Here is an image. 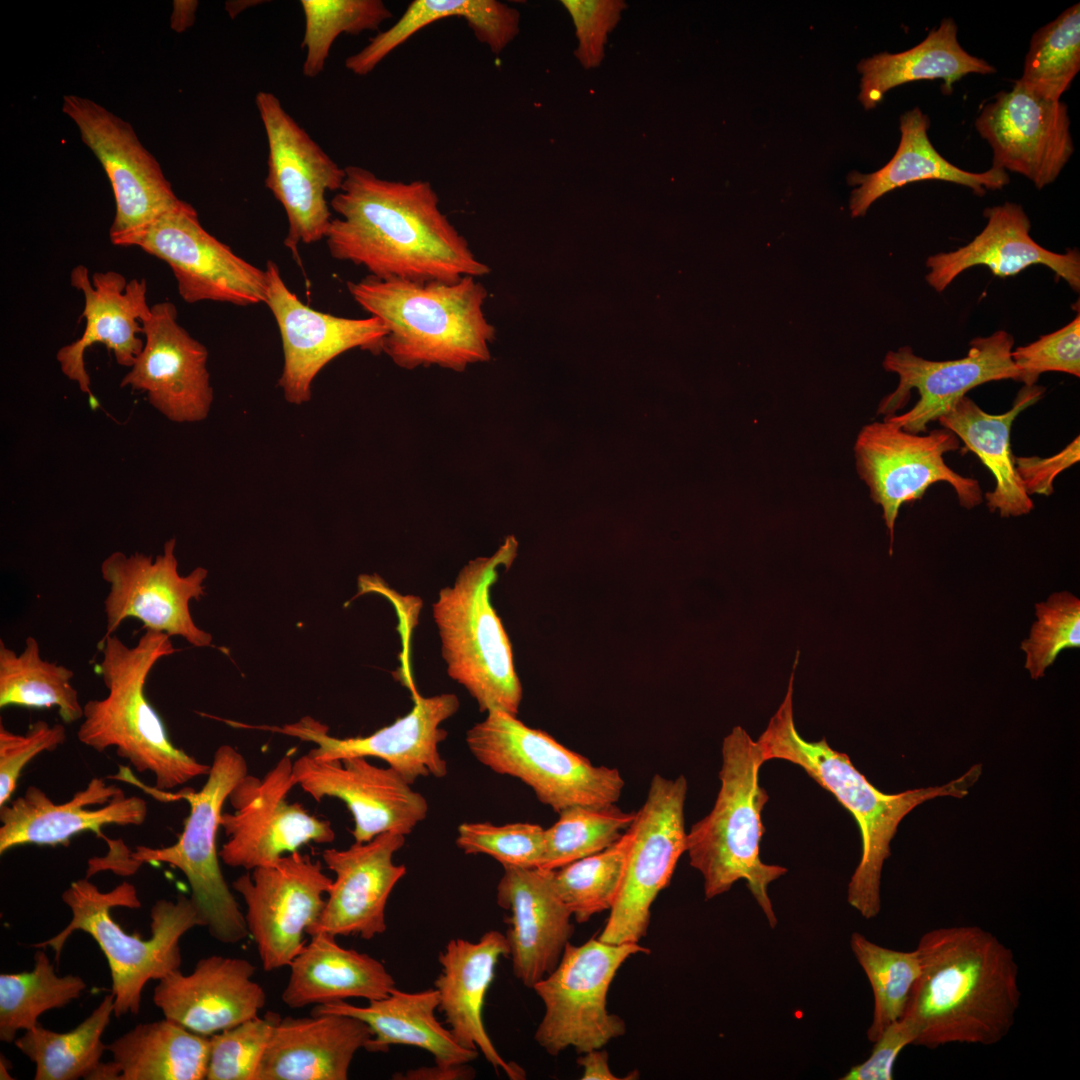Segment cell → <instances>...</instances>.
<instances>
[{
  "instance_id": "1",
  "label": "cell",
  "mask_w": 1080,
  "mask_h": 1080,
  "mask_svg": "<svg viewBox=\"0 0 1080 1080\" xmlns=\"http://www.w3.org/2000/svg\"><path fill=\"white\" fill-rule=\"evenodd\" d=\"M344 169L343 185L329 203L340 217L325 235L334 259L381 279L455 282L489 274L441 211L430 182L386 180L356 165Z\"/></svg>"
},
{
  "instance_id": "2",
  "label": "cell",
  "mask_w": 1080,
  "mask_h": 1080,
  "mask_svg": "<svg viewBox=\"0 0 1080 1080\" xmlns=\"http://www.w3.org/2000/svg\"><path fill=\"white\" fill-rule=\"evenodd\" d=\"M920 975L903 1015L919 1028L915 1046H991L1014 1026L1020 1006L1013 951L977 925L926 931L917 947Z\"/></svg>"
},
{
  "instance_id": "3",
  "label": "cell",
  "mask_w": 1080,
  "mask_h": 1080,
  "mask_svg": "<svg viewBox=\"0 0 1080 1080\" xmlns=\"http://www.w3.org/2000/svg\"><path fill=\"white\" fill-rule=\"evenodd\" d=\"M795 659L786 695L757 740L765 762L781 759L800 766L822 788L831 792L856 820L861 834L860 862L848 884L847 900L866 919L881 909L880 884L890 843L903 818L923 802L943 796L962 798L978 781L982 765L975 764L962 776L941 786L917 788L896 794L879 791L852 764L846 753L832 749L827 740L811 742L796 730L793 716Z\"/></svg>"
},
{
  "instance_id": "4",
  "label": "cell",
  "mask_w": 1080,
  "mask_h": 1080,
  "mask_svg": "<svg viewBox=\"0 0 1080 1080\" xmlns=\"http://www.w3.org/2000/svg\"><path fill=\"white\" fill-rule=\"evenodd\" d=\"M355 302L388 330L382 352L400 368L439 366L462 372L488 362L496 328L483 305L488 296L475 277L414 282L368 275L347 282Z\"/></svg>"
},
{
  "instance_id": "5",
  "label": "cell",
  "mask_w": 1080,
  "mask_h": 1080,
  "mask_svg": "<svg viewBox=\"0 0 1080 1080\" xmlns=\"http://www.w3.org/2000/svg\"><path fill=\"white\" fill-rule=\"evenodd\" d=\"M97 664L108 691L83 705L78 740L99 753L114 747L140 773L150 772L158 791L208 775L210 766L176 747L158 712L145 695L148 676L175 648L170 636L146 629L134 646L113 634L101 640Z\"/></svg>"
},
{
  "instance_id": "6",
  "label": "cell",
  "mask_w": 1080,
  "mask_h": 1080,
  "mask_svg": "<svg viewBox=\"0 0 1080 1080\" xmlns=\"http://www.w3.org/2000/svg\"><path fill=\"white\" fill-rule=\"evenodd\" d=\"M720 788L712 810L696 822L686 835L690 865L703 878L706 900L745 880L752 896L771 928L775 916L768 886L787 873L779 865L760 858V842L765 829L762 811L769 797L759 785L764 764L757 741L736 726L722 743Z\"/></svg>"
},
{
  "instance_id": "7",
  "label": "cell",
  "mask_w": 1080,
  "mask_h": 1080,
  "mask_svg": "<svg viewBox=\"0 0 1080 1080\" xmlns=\"http://www.w3.org/2000/svg\"><path fill=\"white\" fill-rule=\"evenodd\" d=\"M61 898L71 910V921L55 936L34 947H51L58 962L72 933L83 931L89 934L107 959L117 1017L139 1013L145 984L179 970L181 937L193 927L203 926L191 897L180 894L176 901L159 899L153 905L150 938L128 934L113 920L110 911L114 907H141L137 890L129 882L102 892L83 878L72 882Z\"/></svg>"
},
{
  "instance_id": "8",
  "label": "cell",
  "mask_w": 1080,
  "mask_h": 1080,
  "mask_svg": "<svg viewBox=\"0 0 1080 1080\" xmlns=\"http://www.w3.org/2000/svg\"><path fill=\"white\" fill-rule=\"evenodd\" d=\"M517 542L507 537L489 557L470 560L432 605L447 674L474 698L481 712L516 716L522 700L512 646L490 602L498 568H508Z\"/></svg>"
},
{
  "instance_id": "9",
  "label": "cell",
  "mask_w": 1080,
  "mask_h": 1080,
  "mask_svg": "<svg viewBox=\"0 0 1080 1080\" xmlns=\"http://www.w3.org/2000/svg\"><path fill=\"white\" fill-rule=\"evenodd\" d=\"M466 743L481 764L521 780L557 813L576 805L615 804L625 785L616 768L593 765L546 732L503 711L488 712L468 730Z\"/></svg>"
},
{
  "instance_id": "10",
  "label": "cell",
  "mask_w": 1080,
  "mask_h": 1080,
  "mask_svg": "<svg viewBox=\"0 0 1080 1080\" xmlns=\"http://www.w3.org/2000/svg\"><path fill=\"white\" fill-rule=\"evenodd\" d=\"M247 775V762L230 745H221L213 755L207 780L195 792H180L190 805V813L176 843L151 848L137 846L131 858L139 864L166 863L186 877L191 899L210 935L219 942L234 944L249 936L245 915L226 883L219 863L216 837L225 801Z\"/></svg>"
},
{
  "instance_id": "11",
  "label": "cell",
  "mask_w": 1080,
  "mask_h": 1080,
  "mask_svg": "<svg viewBox=\"0 0 1080 1080\" xmlns=\"http://www.w3.org/2000/svg\"><path fill=\"white\" fill-rule=\"evenodd\" d=\"M649 952L639 943L569 942L554 970L532 988L545 1009L534 1035L539 1046L552 1056L570 1047L583 1054L624 1035V1020L606 1007L609 987L628 958Z\"/></svg>"
},
{
  "instance_id": "12",
  "label": "cell",
  "mask_w": 1080,
  "mask_h": 1080,
  "mask_svg": "<svg viewBox=\"0 0 1080 1080\" xmlns=\"http://www.w3.org/2000/svg\"><path fill=\"white\" fill-rule=\"evenodd\" d=\"M959 447V438L946 428L914 434L884 419L866 424L859 431L854 445L856 470L873 502L882 508L890 535V554L900 508L921 499L932 484L948 483L966 509L983 502L979 482L958 474L944 460L945 453Z\"/></svg>"
},
{
  "instance_id": "13",
  "label": "cell",
  "mask_w": 1080,
  "mask_h": 1080,
  "mask_svg": "<svg viewBox=\"0 0 1080 1080\" xmlns=\"http://www.w3.org/2000/svg\"><path fill=\"white\" fill-rule=\"evenodd\" d=\"M687 780L653 776L646 799L630 826L633 839L619 896L599 940L639 943L647 934L651 906L668 886L686 852L684 805Z\"/></svg>"
},
{
  "instance_id": "14",
  "label": "cell",
  "mask_w": 1080,
  "mask_h": 1080,
  "mask_svg": "<svg viewBox=\"0 0 1080 1080\" xmlns=\"http://www.w3.org/2000/svg\"><path fill=\"white\" fill-rule=\"evenodd\" d=\"M122 246H137L166 262L179 295L187 303L249 306L266 302V270L239 257L208 233L197 211L183 200L128 237Z\"/></svg>"
},
{
  "instance_id": "15",
  "label": "cell",
  "mask_w": 1080,
  "mask_h": 1080,
  "mask_svg": "<svg viewBox=\"0 0 1080 1080\" xmlns=\"http://www.w3.org/2000/svg\"><path fill=\"white\" fill-rule=\"evenodd\" d=\"M255 103L268 144L265 185L286 213L284 244L296 254L299 243L325 238L332 220L326 195L341 189L345 169L287 113L273 93L258 92Z\"/></svg>"
},
{
  "instance_id": "16",
  "label": "cell",
  "mask_w": 1080,
  "mask_h": 1080,
  "mask_svg": "<svg viewBox=\"0 0 1080 1080\" xmlns=\"http://www.w3.org/2000/svg\"><path fill=\"white\" fill-rule=\"evenodd\" d=\"M969 345L965 357L947 361L925 359L909 346L889 351L883 367L897 374L899 382L881 400L877 413L907 432L926 433L929 423L937 421L971 389L991 381L1019 382V371L1011 358L1014 338L1010 333L999 330L976 337Z\"/></svg>"
},
{
  "instance_id": "17",
  "label": "cell",
  "mask_w": 1080,
  "mask_h": 1080,
  "mask_svg": "<svg viewBox=\"0 0 1080 1080\" xmlns=\"http://www.w3.org/2000/svg\"><path fill=\"white\" fill-rule=\"evenodd\" d=\"M295 786L289 754L262 779L247 774L240 780L228 797L235 812H223L220 818V827L228 836L219 851L224 864L252 870L310 842L322 844L334 840L335 832L329 821L309 814L300 803L287 800Z\"/></svg>"
},
{
  "instance_id": "18",
  "label": "cell",
  "mask_w": 1080,
  "mask_h": 1080,
  "mask_svg": "<svg viewBox=\"0 0 1080 1080\" xmlns=\"http://www.w3.org/2000/svg\"><path fill=\"white\" fill-rule=\"evenodd\" d=\"M233 881L246 904L245 920L265 971L289 966L317 923L333 879L319 860L298 851Z\"/></svg>"
},
{
  "instance_id": "19",
  "label": "cell",
  "mask_w": 1080,
  "mask_h": 1080,
  "mask_svg": "<svg viewBox=\"0 0 1080 1080\" xmlns=\"http://www.w3.org/2000/svg\"><path fill=\"white\" fill-rule=\"evenodd\" d=\"M175 546V538L169 539L155 559L139 552L114 551L103 560L100 572L109 584L103 638L113 635L126 619L135 618L145 629L181 636L196 647L211 645V634L195 624L189 606L205 594L207 570L197 567L180 575Z\"/></svg>"
},
{
  "instance_id": "20",
  "label": "cell",
  "mask_w": 1080,
  "mask_h": 1080,
  "mask_svg": "<svg viewBox=\"0 0 1080 1080\" xmlns=\"http://www.w3.org/2000/svg\"><path fill=\"white\" fill-rule=\"evenodd\" d=\"M62 110L77 125L82 141L110 180L116 204L109 230L114 245L122 246L128 237L182 202L129 123L76 95L64 96Z\"/></svg>"
},
{
  "instance_id": "21",
  "label": "cell",
  "mask_w": 1080,
  "mask_h": 1080,
  "mask_svg": "<svg viewBox=\"0 0 1080 1080\" xmlns=\"http://www.w3.org/2000/svg\"><path fill=\"white\" fill-rule=\"evenodd\" d=\"M265 270V304L277 323L283 347L278 387L287 402H309L315 377L340 354L356 348L376 355L382 352L388 330L379 318H346L315 310L287 287L275 262L268 260Z\"/></svg>"
},
{
  "instance_id": "22",
  "label": "cell",
  "mask_w": 1080,
  "mask_h": 1080,
  "mask_svg": "<svg viewBox=\"0 0 1080 1080\" xmlns=\"http://www.w3.org/2000/svg\"><path fill=\"white\" fill-rule=\"evenodd\" d=\"M458 708L459 700L455 694L431 697L416 694L408 714L365 737H333L326 725L309 716L283 727L248 724H240V727L267 730L312 742L316 747L309 753L323 760L356 756L379 758L412 785L419 777L442 778L447 774V762L438 748L447 737L441 724L453 716Z\"/></svg>"
},
{
  "instance_id": "23",
  "label": "cell",
  "mask_w": 1080,
  "mask_h": 1080,
  "mask_svg": "<svg viewBox=\"0 0 1080 1080\" xmlns=\"http://www.w3.org/2000/svg\"><path fill=\"white\" fill-rule=\"evenodd\" d=\"M975 128L992 149L993 167L1021 174L1037 189L1053 183L1074 152L1066 104L1018 81L982 108Z\"/></svg>"
},
{
  "instance_id": "24",
  "label": "cell",
  "mask_w": 1080,
  "mask_h": 1080,
  "mask_svg": "<svg viewBox=\"0 0 1080 1080\" xmlns=\"http://www.w3.org/2000/svg\"><path fill=\"white\" fill-rule=\"evenodd\" d=\"M296 785L320 802L342 800L354 819L352 835L364 843L385 832L408 835L428 812L426 799L392 768L366 757L323 760L307 752L293 761Z\"/></svg>"
},
{
  "instance_id": "25",
  "label": "cell",
  "mask_w": 1080,
  "mask_h": 1080,
  "mask_svg": "<svg viewBox=\"0 0 1080 1080\" xmlns=\"http://www.w3.org/2000/svg\"><path fill=\"white\" fill-rule=\"evenodd\" d=\"M144 346L122 387L147 393L150 404L169 420H204L213 402L208 351L178 322L176 306L163 301L142 319Z\"/></svg>"
},
{
  "instance_id": "26",
  "label": "cell",
  "mask_w": 1080,
  "mask_h": 1080,
  "mask_svg": "<svg viewBox=\"0 0 1080 1080\" xmlns=\"http://www.w3.org/2000/svg\"><path fill=\"white\" fill-rule=\"evenodd\" d=\"M147 814L143 798L126 797L123 789L103 778H92L85 789L60 804L31 785L21 796L0 806V854L22 845L66 846L85 831L104 838L103 827L140 826Z\"/></svg>"
},
{
  "instance_id": "27",
  "label": "cell",
  "mask_w": 1080,
  "mask_h": 1080,
  "mask_svg": "<svg viewBox=\"0 0 1080 1080\" xmlns=\"http://www.w3.org/2000/svg\"><path fill=\"white\" fill-rule=\"evenodd\" d=\"M404 843V835L385 832L346 849H326L322 857L335 879L319 920L307 934L358 935L365 940L383 934L388 898L406 873L404 865L393 862Z\"/></svg>"
},
{
  "instance_id": "28",
  "label": "cell",
  "mask_w": 1080,
  "mask_h": 1080,
  "mask_svg": "<svg viewBox=\"0 0 1080 1080\" xmlns=\"http://www.w3.org/2000/svg\"><path fill=\"white\" fill-rule=\"evenodd\" d=\"M552 875L541 868L503 867L497 885V904L509 913L505 936L513 974L527 988L554 970L574 930Z\"/></svg>"
},
{
  "instance_id": "29",
  "label": "cell",
  "mask_w": 1080,
  "mask_h": 1080,
  "mask_svg": "<svg viewBox=\"0 0 1080 1080\" xmlns=\"http://www.w3.org/2000/svg\"><path fill=\"white\" fill-rule=\"evenodd\" d=\"M255 971L246 959L211 955L188 975L179 969L158 980L153 1001L165 1018L210 1037L258 1016L266 994Z\"/></svg>"
},
{
  "instance_id": "30",
  "label": "cell",
  "mask_w": 1080,
  "mask_h": 1080,
  "mask_svg": "<svg viewBox=\"0 0 1080 1080\" xmlns=\"http://www.w3.org/2000/svg\"><path fill=\"white\" fill-rule=\"evenodd\" d=\"M71 285L84 297L82 316L86 320L80 338L61 347L56 355L63 374L78 384L80 390L92 396L90 378L85 368V350L102 343L114 353L116 362L132 367L143 349L142 319L149 313L145 279L126 281L116 271L95 272L90 279L88 269L76 266L70 275Z\"/></svg>"
},
{
  "instance_id": "31",
  "label": "cell",
  "mask_w": 1080,
  "mask_h": 1080,
  "mask_svg": "<svg viewBox=\"0 0 1080 1080\" xmlns=\"http://www.w3.org/2000/svg\"><path fill=\"white\" fill-rule=\"evenodd\" d=\"M509 956L506 936L498 930L485 932L477 941L451 939L439 953L441 972L434 981L438 1010L448 1029L462 1047L481 1053L498 1072L513 1080L525 1072L505 1061L490 1039L483 1023V1006L501 957Z\"/></svg>"
},
{
  "instance_id": "32",
  "label": "cell",
  "mask_w": 1080,
  "mask_h": 1080,
  "mask_svg": "<svg viewBox=\"0 0 1080 1080\" xmlns=\"http://www.w3.org/2000/svg\"><path fill=\"white\" fill-rule=\"evenodd\" d=\"M983 214L987 223L971 242L955 251L927 258L925 265L929 271L925 280L935 291L943 292L960 273L973 266H987L994 275L1006 278L1041 264L1079 292L1078 250L1056 253L1040 246L1031 238L1030 220L1019 204L1006 202L986 208Z\"/></svg>"
},
{
  "instance_id": "33",
  "label": "cell",
  "mask_w": 1080,
  "mask_h": 1080,
  "mask_svg": "<svg viewBox=\"0 0 1080 1080\" xmlns=\"http://www.w3.org/2000/svg\"><path fill=\"white\" fill-rule=\"evenodd\" d=\"M373 1033L359 1018L336 1013L280 1017L257 1080H346Z\"/></svg>"
},
{
  "instance_id": "34",
  "label": "cell",
  "mask_w": 1080,
  "mask_h": 1080,
  "mask_svg": "<svg viewBox=\"0 0 1080 1080\" xmlns=\"http://www.w3.org/2000/svg\"><path fill=\"white\" fill-rule=\"evenodd\" d=\"M899 122L901 137L891 160L875 172L853 171L847 176V183L855 187L849 199L852 217L864 216L880 197L913 182H951L970 188L980 197L988 190H1000L1009 183V175L1002 169L992 166L987 171L974 173L946 160L931 143L928 137L930 120L920 108L906 111Z\"/></svg>"
},
{
  "instance_id": "35",
  "label": "cell",
  "mask_w": 1080,
  "mask_h": 1080,
  "mask_svg": "<svg viewBox=\"0 0 1080 1080\" xmlns=\"http://www.w3.org/2000/svg\"><path fill=\"white\" fill-rule=\"evenodd\" d=\"M289 964L290 975L282 1001L290 1008L323 1005L363 998L381 999L396 988L395 980L379 960L340 946L327 933L310 935Z\"/></svg>"
},
{
  "instance_id": "36",
  "label": "cell",
  "mask_w": 1080,
  "mask_h": 1080,
  "mask_svg": "<svg viewBox=\"0 0 1080 1080\" xmlns=\"http://www.w3.org/2000/svg\"><path fill=\"white\" fill-rule=\"evenodd\" d=\"M438 1005L435 988L420 992L394 988L386 997L368 1001L367 1006L340 1001L316 1005L311 1014L336 1013L359 1018L373 1033L365 1048L368 1052H387L391 1045H406L427 1051L440 1065L475 1060L479 1052L459 1045L450 1030L437 1020Z\"/></svg>"
},
{
  "instance_id": "37",
  "label": "cell",
  "mask_w": 1080,
  "mask_h": 1080,
  "mask_svg": "<svg viewBox=\"0 0 1080 1080\" xmlns=\"http://www.w3.org/2000/svg\"><path fill=\"white\" fill-rule=\"evenodd\" d=\"M1044 392L1045 389L1038 385L1023 386L1012 407L1002 414L985 412L965 395L937 420L963 441L993 474L995 488L983 498L990 512L997 510L1001 517L1026 515L1034 507L1015 470L1010 434L1016 417L1037 403Z\"/></svg>"
},
{
  "instance_id": "38",
  "label": "cell",
  "mask_w": 1080,
  "mask_h": 1080,
  "mask_svg": "<svg viewBox=\"0 0 1080 1080\" xmlns=\"http://www.w3.org/2000/svg\"><path fill=\"white\" fill-rule=\"evenodd\" d=\"M112 1061L102 1062L95 1080L206 1079L210 1037L168 1018L142 1023L109 1045Z\"/></svg>"
},
{
  "instance_id": "39",
  "label": "cell",
  "mask_w": 1080,
  "mask_h": 1080,
  "mask_svg": "<svg viewBox=\"0 0 1080 1080\" xmlns=\"http://www.w3.org/2000/svg\"><path fill=\"white\" fill-rule=\"evenodd\" d=\"M958 28L952 18H944L925 39L899 53L881 52L861 60L858 100L865 110L875 108L894 87L918 80L942 79V91L950 94L953 84L971 74H991L996 68L969 54L959 43Z\"/></svg>"
},
{
  "instance_id": "40",
  "label": "cell",
  "mask_w": 1080,
  "mask_h": 1080,
  "mask_svg": "<svg viewBox=\"0 0 1080 1080\" xmlns=\"http://www.w3.org/2000/svg\"><path fill=\"white\" fill-rule=\"evenodd\" d=\"M449 17L465 19L477 40L494 54L502 52L520 30L519 11L496 0H414L390 28L347 57L345 67L355 75L365 76L413 34Z\"/></svg>"
},
{
  "instance_id": "41",
  "label": "cell",
  "mask_w": 1080,
  "mask_h": 1080,
  "mask_svg": "<svg viewBox=\"0 0 1080 1080\" xmlns=\"http://www.w3.org/2000/svg\"><path fill=\"white\" fill-rule=\"evenodd\" d=\"M112 1014L111 993L72 1030L59 1033L38 1024L15 1039L14 1044L35 1064V1080L91 1079L107 1050L102 1035Z\"/></svg>"
},
{
  "instance_id": "42",
  "label": "cell",
  "mask_w": 1080,
  "mask_h": 1080,
  "mask_svg": "<svg viewBox=\"0 0 1080 1080\" xmlns=\"http://www.w3.org/2000/svg\"><path fill=\"white\" fill-rule=\"evenodd\" d=\"M74 671L41 657L36 638L28 636L16 653L0 640V708L56 707L64 723L83 717V705L71 680Z\"/></svg>"
},
{
  "instance_id": "43",
  "label": "cell",
  "mask_w": 1080,
  "mask_h": 1080,
  "mask_svg": "<svg viewBox=\"0 0 1080 1080\" xmlns=\"http://www.w3.org/2000/svg\"><path fill=\"white\" fill-rule=\"evenodd\" d=\"M85 989L79 976H58L45 950L38 948L32 970L0 975V1040L15 1041L19 1030L36 1027L41 1014L66 1006Z\"/></svg>"
},
{
  "instance_id": "44",
  "label": "cell",
  "mask_w": 1080,
  "mask_h": 1080,
  "mask_svg": "<svg viewBox=\"0 0 1080 1080\" xmlns=\"http://www.w3.org/2000/svg\"><path fill=\"white\" fill-rule=\"evenodd\" d=\"M633 834L611 846L553 870V884L578 923L614 906L622 888Z\"/></svg>"
},
{
  "instance_id": "45",
  "label": "cell",
  "mask_w": 1080,
  "mask_h": 1080,
  "mask_svg": "<svg viewBox=\"0 0 1080 1080\" xmlns=\"http://www.w3.org/2000/svg\"><path fill=\"white\" fill-rule=\"evenodd\" d=\"M1080 70V4H1073L1032 36L1017 81L1034 94L1060 101Z\"/></svg>"
},
{
  "instance_id": "46",
  "label": "cell",
  "mask_w": 1080,
  "mask_h": 1080,
  "mask_svg": "<svg viewBox=\"0 0 1080 1080\" xmlns=\"http://www.w3.org/2000/svg\"><path fill=\"white\" fill-rule=\"evenodd\" d=\"M850 947L872 988L873 1017L866 1034L868 1040L874 1042L890 1024L903 1016L920 975L919 957L915 949L886 948L859 932L851 934Z\"/></svg>"
},
{
  "instance_id": "47",
  "label": "cell",
  "mask_w": 1080,
  "mask_h": 1080,
  "mask_svg": "<svg viewBox=\"0 0 1080 1080\" xmlns=\"http://www.w3.org/2000/svg\"><path fill=\"white\" fill-rule=\"evenodd\" d=\"M558 814L559 819L545 829L541 869L556 870L604 850L629 829L636 816V812L623 811L615 804L576 805Z\"/></svg>"
},
{
  "instance_id": "48",
  "label": "cell",
  "mask_w": 1080,
  "mask_h": 1080,
  "mask_svg": "<svg viewBox=\"0 0 1080 1080\" xmlns=\"http://www.w3.org/2000/svg\"><path fill=\"white\" fill-rule=\"evenodd\" d=\"M305 30L301 47L306 49L302 72L317 77L324 69L330 49L342 34L357 35L377 30L392 17L381 0H302Z\"/></svg>"
},
{
  "instance_id": "49",
  "label": "cell",
  "mask_w": 1080,
  "mask_h": 1080,
  "mask_svg": "<svg viewBox=\"0 0 1080 1080\" xmlns=\"http://www.w3.org/2000/svg\"><path fill=\"white\" fill-rule=\"evenodd\" d=\"M1035 615L1021 649L1025 668L1038 680L1063 650L1080 647V600L1068 591L1055 592L1035 605Z\"/></svg>"
},
{
  "instance_id": "50",
  "label": "cell",
  "mask_w": 1080,
  "mask_h": 1080,
  "mask_svg": "<svg viewBox=\"0 0 1080 1080\" xmlns=\"http://www.w3.org/2000/svg\"><path fill=\"white\" fill-rule=\"evenodd\" d=\"M275 1012L259 1015L210 1036L207 1080H257L273 1029Z\"/></svg>"
},
{
  "instance_id": "51",
  "label": "cell",
  "mask_w": 1080,
  "mask_h": 1080,
  "mask_svg": "<svg viewBox=\"0 0 1080 1080\" xmlns=\"http://www.w3.org/2000/svg\"><path fill=\"white\" fill-rule=\"evenodd\" d=\"M456 845L465 854L489 855L503 867L540 868L545 829L531 823H463L458 827Z\"/></svg>"
},
{
  "instance_id": "52",
  "label": "cell",
  "mask_w": 1080,
  "mask_h": 1080,
  "mask_svg": "<svg viewBox=\"0 0 1080 1080\" xmlns=\"http://www.w3.org/2000/svg\"><path fill=\"white\" fill-rule=\"evenodd\" d=\"M1011 358L1019 371V382L1027 387L1036 385L1039 376L1044 372L1056 371L1079 377V314L1064 327L1012 350Z\"/></svg>"
},
{
  "instance_id": "53",
  "label": "cell",
  "mask_w": 1080,
  "mask_h": 1080,
  "mask_svg": "<svg viewBox=\"0 0 1080 1080\" xmlns=\"http://www.w3.org/2000/svg\"><path fill=\"white\" fill-rule=\"evenodd\" d=\"M66 740L62 723L44 720L33 723L25 734H17L0 723V806L11 800L24 767L37 755L53 751Z\"/></svg>"
},
{
  "instance_id": "54",
  "label": "cell",
  "mask_w": 1080,
  "mask_h": 1080,
  "mask_svg": "<svg viewBox=\"0 0 1080 1080\" xmlns=\"http://www.w3.org/2000/svg\"><path fill=\"white\" fill-rule=\"evenodd\" d=\"M572 17L578 47L574 54L583 68H597L605 55L608 35L618 24L626 3L622 0H562Z\"/></svg>"
},
{
  "instance_id": "55",
  "label": "cell",
  "mask_w": 1080,
  "mask_h": 1080,
  "mask_svg": "<svg viewBox=\"0 0 1080 1080\" xmlns=\"http://www.w3.org/2000/svg\"><path fill=\"white\" fill-rule=\"evenodd\" d=\"M919 1035V1028L913 1019L903 1015L890 1024L874 1041L868 1059L855 1065L841 1080H892L894 1063L900 1052L908 1045H914Z\"/></svg>"
},
{
  "instance_id": "56",
  "label": "cell",
  "mask_w": 1080,
  "mask_h": 1080,
  "mask_svg": "<svg viewBox=\"0 0 1080 1080\" xmlns=\"http://www.w3.org/2000/svg\"><path fill=\"white\" fill-rule=\"evenodd\" d=\"M1080 460L1079 436L1064 449L1050 457H1014V466L1022 487L1028 496H1050L1054 492V479Z\"/></svg>"
},
{
  "instance_id": "57",
  "label": "cell",
  "mask_w": 1080,
  "mask_h": 1080,
  "mask_svg": "<svg viewBox=\"0 0 1080 1080\" xmlns=\"http://www.w3.org/2000/svg\"><path fill=\"white\" fill-rule=\"evenodd\" d=\"M468 1064L440 1065L435 1063L434 1066L409 1069L395 1078L405 1080H470L475 1077L476 1072Z\"/></svg>"
},
{
  "instance_id": "58",
  "label": "cell",
  "mask_w": 1080,
  "mask_h": 1080,
  "mask_svg": "<svg viewBox=\"0 0 1080 1080\" xmlns=\"http://www.w3.org/2000/svg\"><path fill=\"white\" fill-rule=\"evenodd\" d=\"M577 1063L583 1068L581 1077L583 1080L623 1079L611 1072L608 1063V1053L605 1050H602V1048L593 1049L583 1053V1055L578 1058Z\"/></svg>"
},
{
  "instance_id": "59",
  "label": "cell",
  "mask_w": 1080,
  "mask_h": 1080,
  "mask_svg": "<svg viewBox=\"0 0 1080 1080\" xmlns=\"http://www.w3.org/2000/svg\"><path fill=\"white\" fill-rule=\"evenodd\" d=\"M174 6L175 10L172 17V27L177 31H183L194 21V12L197 7V2L175 1Z\"/></svg>"
},
{
  "instance_id": "60",
  "label": "cell",
  "mask_w": 1080,
  "mask_h": 1080,
  "mask_svg": "<svg viewBox=\"0 0 1080 1080\" xmlns=\"http://www.w3.org/2000/svg\"><path fill=\"white\" fill-rule=\"evenodd\" d=\"M6 1063H7V1059H5V1057L3 1059V1056L1 1055V1064H0V1067H1V1073H0L1 1077L0 1078L1 1079H11L12 1078L11 1075L7 1072V1069H9V1068L7 1067Z\"/></svg>"
}]
</instances>
